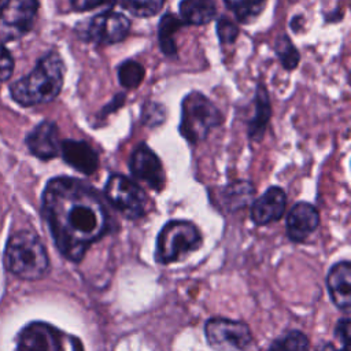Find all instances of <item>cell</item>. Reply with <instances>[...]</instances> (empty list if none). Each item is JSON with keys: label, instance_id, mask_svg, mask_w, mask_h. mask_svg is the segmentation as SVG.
Wrapping results in <instances>:
<instances>
[{"label": "cell", "instance_id": "cell-11", "mask_svg": "<svg viewBox=\"0 0 351 351\" xmlns=\"http://www.w3.org/2000/svg\"><path fill=\"white\" fill-rule=\"evenodd\" d=\"M129 170L134 180L147 184L151 189L160 191L165 185V171L162 163L147 144H140L132 152Z\"/></svg>", "mask_w": 351, "mask_h": 351}, {"label": "cell", "instance_id": "cell-26", "mask_svg": "<svg viewBox=\"0 0 351 351\" xmlns=\"http://www.w3.org/2000/svg\"><path fill=\"white\" fill-rule=\"evenodd\" d=\"M141 119L148 126H158L165 121V107L156 101H147L141 110Z\"/></svg>", "mask_w": 351, "mask_h": 351}, {"label": "cell", "instance_id": "cell-13", "mask_svg": "<svg viewBox=\"0 0 351 351\" xmlns=\"http://www.w3.org/2000/svg\"><path fill=\"white\" fill-rule=\"evenodd\" d=\"M287 207V195L280 186H270L251 206V219L256 225H267L278 221Z\"/></svg>", "mask_w": 351, "mask_h": 351}, {"label": "cell", "instance_id": "cell-19", "mask_svg": "<svg viewBox=\"0 0 351 351\" xmlns=\"http://www.w3.org/2000/svg\"><path fill=\"white\" fill-rule=\"evenodd\" d=\"M185 23L180 19V16L167 12L165 14L158 25V38H159V47L160 51L166 56H174L177 52L174 34L182 27Z\"/></svg>", "mask_w": 351, "mask_h": 351}, {"label": "cell", "instance_id": "cell-32", "mask_svg": "<svg viewBox=\"0 0 351 351\" xmlns=\"http://www.w3.org/2000/svg\"><path fill=\"white\" fill-rule=\"evenodd\" d=\"M317 351H346V350H343V348H340V347H336L333 343H330V341H324V343H321L318 347H317Z\"/></svg>", "mask_w": 351, "mask_h": 351}, {"label": "cell", "instance_id": "cell-2", "mask_svg": "<svg viewBox=\"0 0 351 351\" xmlns=\"http://www.w3.org/2000/svg\"><path fill=\"white\" fill-rule=\"evenodd\" d=\"M64 63L55 51L45 53L25 77L10 86L11 97L21 106H36L52 101L63 86Z\"/></svg>", "mask_w": 351, "mask_h": 351}, {"label": "cell", "instance_id": "cell-27", "mask_svg": "<svg viewBox=\"0 0 351 351\" xmlns=\"http://www.w3.org/2000/svg\"><path fill=\"white\" fill-rule=\"evenodd\" d=\"M217 34L222 44H232L239 36V29L232 21H229L225 16H221L217 21Z\"/></svg>", "mask_w": 351, "mask_h": 351}, {"label": "cell", "instance_id": "cell-21", "mask_svg": "<svg viewBox=\"0 0 351 351\" xmlns=\"http://www.w3.org/2000/svg\"><path fill=\"white\" fill-rule=\"evenodd\" d=\"M267 0H223L226 8L241 23L252 22L263 11Z\"/></svg>", "mask_w": 351, "mask_h": 351}, {"label": "cell", "instance_id": "cell-1", "mask_svg": "<svg viewBox=\"0 0 351 351\" xmlns=\"http://www.w3.org/2000/svg\"><path fill=\"white\" fill-rule=\"evenodd\" d=\"M43 215L58 251L78 263L110 232L111 218L97 191L74 177H55L43 191Z\"/></svg>", "mask_w": 351, "mask_h": 351}, {"label": "cell", "instance_id": "cell-14", "mask_svg": "<svg viewBox=\"0 0 351 351\" xmlns=\"http://www.w3.org/2000/svg\"><path fill=\"white\" fill-rule=\"evenodd\" d=\"M319 223V214L317 208L307 203H296L287 217V234L295 243L304 241Z\"/></svg>", "mask_w": 351, "mask_h": 351}, {"label": "cell", "instance_id": "cell-25", "mask_svg": "<svg viewBox=\"0 0 351 351\" xmlns=\"http://www.w3.org/2000/svg\"><path fill=\"white\" fill-rule=\"evenodd\" d=\"M165 4V0H122V7L137 18H149L156 15Z\"/></svg>", "mask_w": 351, "mask_h": 351}, {"label": "cell", "instance_id": "cell-20", "mask_svg": "<svg viewBox=\"0 0 351 351\" xmlns=\"http://www.w3.org/2000/svg\"><path fill=\"white\" fill-rule=\"evenodd\" d=\"M254 191V185L250 181H237L229 184L222 191L223 204L228 207V210H239L251 202Z\"/></svg>", "mask_w": 351, "mask_h": 351}, {"label": "cell", "instance_id": "cell-29", "mask_svg": "<svg viewBox=\"0 0 351 351\" xmlns=\"http://www.w3.org/2000/svg\"><path fill=\"white\" fill-rule=\"evenodd\" d=\"M14 71V59L8 49L0 44V81H7Z\"/></svg>", "mask_w": 351, "mask_h": 351}, {"label": "cell", "instance_id": "cell-23", "mask_svg": "<svg viewBox=\"0 0 351 351\" xmlns=\"http://www.w3.org/2000/svg\"><path fill=\"white\" fill-rule=\"evenodd\" d=\"M144 78V67L132 59L122 62L118 67V81L119 84L126 88H137Z\"/></svg>", "mask_w": 351, "mask_h": 351}, {"label": "cell", "instance_id": "cell-30", "mask_svg": "<svg viewBox=\"0 0 351 351\" xmlns=\"http://www.w3.org/2000/svg\"><path fill=\"white\" fill-rule=\"evenodd\" d=\"M117 0H70L74 11L84 12L97 7H112Z\"/></svg>", "mask_w": 351, "mask_h": 351}, {"label": "cell", "instance_id": "cell-18", "mask_svg": "<svg viewBox=\"0 0 351 351\" xmlns=\"http://www.w3.org/2000/svg\"><path fill=\"white\" fill-rule=\"evenodd\" d=\"M215 14L214 0H181L180 3V19L185 25H207L214 19Z\"/></svg>", "mask_w": 351, "mask_h": 351}, {"label": "cell", "instance_id": "cell-28", "mask_svg": "<svg viewBox=\"0 0 351 351\" xmlns=\"http://www.w3.org/2000/svg\"><path fill=\"white\" fill-rule=\"evenodd\" d=\"M335 337L339 341L340 348L350 351V318L348 317L339 319L335 329Z\"/></svg>", "mask_w": 351, "mask_h": 351}, {"label": "cell", "instance_id": "cell-24", "mask_svg": "<svg viewBox=\"0 0 351 351\" xmlns=\"http://www.w3.org/2000/svg\"><path fill=\"white\" fill-rule=\"evenodd\" d=\"M274 51L278 59L281 60V64L284 66V69L293 70L299 64V59H300L299 51L296 49V47L293 45V43L287 34L280 36V38L276 43Z\"/></svg>", "mask_w": 351, "mask_h": 351}, {"label": "cell", "instance_id": "cell-9", "mask_svg": "<svg viewBox=\"0 0 351 351\" xmlns=\"http://www.w3.org/2000/svg\"><path fill=\"white\" fill-rule=\"evenodd\" d=\"M204 335L214 351H245L252 343V335L247 324L222 317L208 319Z\"/></svg>", "mask_w": 351, "mask_h": 351}, {"label": "cell", "instance_id": "cell-7", "mask_svg": "<svg viewBox=\"0 0 351 351\" xmlns=\"http://www.w3.org/2000/svg\"><path fill=\"white\" fill-rule=\"evenodd\" d=\"M78 37L97 45H110L122 41L130 32V21L121 12L103 11L75 26Z\"/></svg>", "mask_w": 351, "mask_h": 351}, {"label": "cell", "instance_id": "cell-6", "mask_svg": "<svg viewBox=\"0 0 351 351\" xmlns=\"http://www.w3.org/2000/svg\"><path fill=\"white\" fill-rule=\"evenodd\" d=\"M16 351H84V347L80 339L47 322L34 321L18 333Z\"/></svg>", "mask_w": 351, "mask_h": 351}, {"label": "cell", "instance_id": "cell-22", "mask_svg": "<svg viewBox=\"0 0 351 351\" xmlns=\"http://www.w3.org/2000/svg\"><path fill=\"white\" fill-rule=\"evenodd\" d=\"M267 351H310L307 337L299 330H289L276 339Z\"/></svg>", "mask_w": 351, "mask_h": 351}, {"label": "cell", "instance_id": "cell-31", "mask_svg": "<svg viewBox=\"0 0 351 351\" xmlns=\"http://www.w3.org/2000/svg\"><path fill=\"white\" fill-rule=\"evenodd\" d=\"M123 101H125V95H123V93L115 95L114 99L111 100V103H108V104L103 108L101 117H106V115H108V112H112L114 110H117L118 107H121V106L123 104Z\"/></svg>", "mask_w": 351, "mask_h": 351}, {"label": "cell", "instance_id": "cell-12", "mask_svg": "<svg viewBox=\"0 0 351 351\" xmlns=\"http://www.w3.org/2000/svg\"><path fill=\"white\" fill-rule=\"evenodd\" d=\"M26 145L29 151L38 159L48 160L60 154L59 129L51 121L40 122L27 136Z\"/></svg>", "mask_w": 351, "mask_h": 351}, {"label": "cell", "instance_id": "cell-3", "mask_svg": "<svg viewBox=\"0 0 351 351\" xmlns=\"http://www.w3.org/2000/svg\"><path fill=\"white\" fill-rule=\"evenodd\" d=\"M4 266L18 278L36 281L49 270L47 250L32 230H19L10 236L4 250Z\"/></svg>", "mask_w": 351, "mask_h": 351}, {"label": "cell", "instance_id": "cell-4", "mask_svg": "<svg viewBox=\"0 0 351 351\" xmlns=\"http://www.w3.org/2000/svg\"><path fill=\"white\" fill-rule=\"evenodd\" d=\"M222 122L215 104L200 92L188 93L181 104L180 133L191 144L204 140Z\"/></svg>", "mask_w": 351, "mask_h": 351}, {"label": "cell", "instance_id": "cell-16", "mask_svg": "<svg viewBox=\"0 0 351 351\" xmlns=\"http://www.w3.org/2000/svg\"><path fill=\"white\" fill-rule=\"evenodd\" d=\"M326 285L335 306L348 313L351 304V263L348 261L335 263L328 271Z\"/></svg>", "mask_w": 351, "mask_h": 351}, {"label": "cell", "instance_id": "cell-10", "mask_svg": "<svg viewBox=\"0 0 351 351\" xmlns=\"http://www.w3.org/2000/svg\"><path fill=\"white\" fill-rule=\"evenodd\" d=\"M38 0H0V44L23 37L33 26Z\"/></svg>", "mask_w": 351, "mask_h": 351}, {"label": "cell", "instance_id": "cell-8", "mask_svg": "<svg viewBox=\"0 0 351 351\" xmlns=\"http://www.w3.org/2000/svg\"><path fill=\"white\" fill-rule=\"evenodd\" d=\"M110 204L128 219H138L147 211V195L138 184L122 174H111L104 185Z\"/></svg>", "mask_w": 351, "mask_h": 351}, {"label": "cell", "instance_id": "cell-17", "mask_svg": "<svg viewBox=\"0 0 351 351\" xmlns=\"http://www.w3.org/2000/svg\"><path fill=\"white\" fill-rule=\"evenodd\" d=\"M255 111L254 117L248 123V137L254 141H259L266 130L267 122L271 115V106L266 88L262 84H258L255 90Z\"/></svg>", "mask_w": 351, "mask_h": 351}, {"label": "cell", "instance_id": "cell-5", "mask_svg": "<svg viewBox=\"0 0 351 351\" xmlns=\"http://www.w3.org/2000/svg\"><path fill=\"white\" fill-rule=\"evenodd\" d=\"M200 245L202 234L195 223L184 219H173L158 234L155 259L160 265L178 262Z\"/></svg>", "mask_w": 351, "mask_h": 351}, {"label": "cell", "instance_id": "cell-15", "mask_svg": "<svg viewBox=\"0 0 351 351\" xmlns=\"http://www.w3.org/2000/svg\"><path fill=\"white\" fill-rule=\"evenodd\" d=\"M60 154L69 166L85 176L93 174L99 167V155L86 141L63 140L60 141Z\"/></svg>", "mask_w": 351, "mask_h": 351}]
</instances>
